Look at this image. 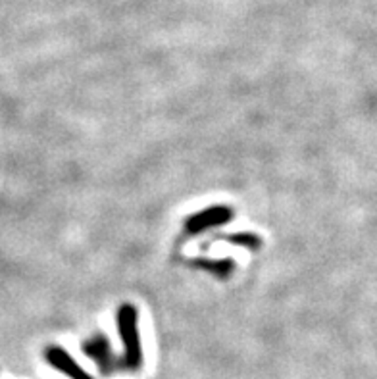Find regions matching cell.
<instances>
[{"label": "cell", "instance_id": "obj_1", "mask_svg": "<svg viewBox=\"0 0 377 379\" xmlns=\"http://www.w3.org/2000/svg\"><path fill=\"white\" fill-rule=\"evenodd\" d=\"M118 326L124 345H126V360L129 368L141 366V343L137 331V310L131 305H124L119 308Z\"/></svg>", "mask_w": 377, "mask_h": 379}, {"label": "cell", "instance_id": "obj_2", "mask_svg": "<svg viewBox=\"0 0 377 379\" xmlns=\"http://www.w3.org/2000/svg\"><path fill=\"white\" fill-rule=\"evenodd\" d=\"M230 208H223V206H216V208H208L204 212H200L197 216H192L187 222V231L189 233H200V231L208 230V227H214L220 223H225L231 220Z\"/></svg>", "mask_w": 377, "mask_h": 379}, {"label": "cell", "instance_id": "obj_3", "mask_svg": "<svg viewBox=\"0 0 377 379\" xmlns=\"http://www.w3.org/2000/svg\"><path fill=\"white\" fill-rule=\"evenodd\" d=\"M46 360H48V362H51L54 368H58L60 372H64L72 379H93L89 373L83 372L81 368L77 366V362H75V360H72V358L67 357L66 350L56 349V347H51V349L46 350Z\"/></svg>", "mask_w": 377, "mask_h": 379}, {"label": "cell", "instance_id": "obj_4", "mask_svg": "<svg viewBox=\"0 0 377 379\" xmlns=\"http://www.w3.org/2000/svg\"><path fill=\"white\" fill-rule=\"evenodd\" d=\"M199 266H202V268H208V270H216L218 272V275H227V272H230L231 268H233V264H231L230 260H220V262H202L199 260L197 262Z\"/></svg>", "mask_w": 377, "mask_h": 379}, {"label": "cell", "instance_id": "obj_5", "mask_svg": "<svg viewBox=\"0 0 377 379\" xmlns=\"http://www.w3.org/2000/svg\"><path fill=\"white\" fill-rule=\"evenodd\" d=\"M230 241L239 246H249V248H258L260 246V239L254 237V235H235V237H230Z\"/></svg>", "mask_w": 377, "mask_h": 379}]
</instances>
